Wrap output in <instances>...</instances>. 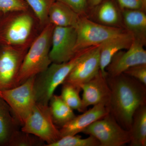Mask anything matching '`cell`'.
<instances>
[{"label": "cell", "instance_id": "12", "mask_svg": "<svg viewBox=\"0 0 146 146\" xmlns=\"http://www.w3.org/2000/svg\"><path fill=\"white\" fill-rule=\"evenodd\" d=\"M144 46L133 39L132 44L127 50L120 51L112 58L106 69L107 75H119L132 66L146 64V51Z\"/></svg>", "mask_w": 146, "mask_h": 146}, {"label": "cell", "instance_id": "3", "mask_svg": "<svg viewBox=\"0 0 146 146\" xmlns=\"http://www.w3.org/2000/svg\"><path fill=\"white\" fill-rule=\"evenodd\" d=\"M54 26L49 23L42 29L30 46L22 62L16 86L46 70L52 63L49 53Z\"/></svg>", "mask_w": 146, "mask_h": 146}, {"label": "cell", "instance_id": "13", "mask_svg": "<svg viewBox=\"0 0 146 146\" xmlns=\"http://www.w3.org/2000/svg\"><path fill=\"white\" fill-rule=\"evenodd\" d=\"M83 91L82 104L85 109L90 106L103 104L107 107L110 97V90L106 76L100 71L96 76L80 86Z\"/></svg>", "mask_w": 146, "mask_h": 146}, {"label": "cell", "instance_id": "7", "mask_svg": "<svg viewBox=\"0 0 146 146\" xmlns=\"http://www.w3.org/2000/svg\"><path fill=\"white\" fill-rule=\"evenodd\" d=\"M35 77H31L11 89L0 91V96L9 106L22 126L36 103L34 87Z\"/></svg>", "mask_w": 146, "mask_h": 146}, {"label": "cell", "instance_id": "8", "mask_svg": "<svg viewBox=\"0 0 146 146\" xmlns=\"http://www.w3.org/2000/svg\"><path fill=\"white\" fill-rule=\"evenodd\" d=\"M82 132L96 138L100 146H122L130 142L129 131L123 128L110 113L91 124Z\"/></svg>", "mask_w": 146, "mask_h": 146}, {"label": "cell", "instance_id": "21", "mask_svg": "<svg viewBox=\"0 0 146 146\" xmlns=\"http://www.w3.org/2000/svg\"><path fill=\"white\" fill-rule=\"evenodd\" d=\"M48 106L53 120L57 127L61 128L76 116L73 110L65 103L60 96L54 94Z\"/></svg>", "mask_w": 146, "mask_h": 146}, {"label": "cell", "instance_id": "14", "mask_svg": "<svg viewBox=\"0 0 146 146\" xmlns=\"http://www.w3.org/2000/svg\"><path fill=\"white\" fill-rule=\"evenodd\" d=\"M109 113L108 108L105 105L100 104L94 106L93 108L86 110L81 115L76 116L60 128L59 130L61 137L73 136L82 132L91 124Z\"/></svg>", "mask_w": 146, "mask_h": 146}, {"label": "cell", "instance_id": "29", "mask_svg": "<svg viewBox=\"0 0 146 146\" xmlns=\"http://www.w3.org/2000/svg\"><path fill=\"white\" fill-rule=\"evenodd\" d=\"M121 10L124 9H141L146 11L142 0H115Z\"/></svg>", "mask_w": 146, "mask_h": 146}, {"label": "cell", "instance_id": "32", "mask_svg": "<svg viewBox=\"0 0 146 146\" xmlns=\"http://www.w3.org/2000/svg\"><path fill=\"white\" fill-rule=\"evenodd\" d=\"M2 13H1V12H0V17H1V15H2Z\"/></svg>", "mask_w": 146, "mask_h": 146}, {"label": "cell", "instance_id": "23", "mask_svg": "<svg viewBox=\"0 0 146 146\" xmlns=\"http://www.w3.org/2000/svg\"><path fill=\"white\" fill-rule=\"evenodd\" d=\"M33 11L41 28L49 23L48 13L54 0H24Z\"/></svg>", "mask_w": 146, "mask_h": 146}, {"label": "cell", "instance_id": "17", "mask_svg": "<svg viewBox=\"0 0 146 146\" xmlns=\"http://www.w3.org/2000/svg\"><path fill=\"white\" fill-rule=\"evenodd\" d=\"M89 11L94 13L97 23L108 26L123 28L121 11L115 0H103Z\"/></svg>", "mask_w": 146, "mask_h": 146}, {"label": "cell", "instance_id": "1", "mask_svg": "<svg viewBox=\"0 0 146 146\" xmlns=\"http://www.w3.org/2000/svg\"><path fill=\"white\" fill-rule=\"evenodd\" d=\"M110 90L107 107L121 126L129 131L135 111L146 104V86L125 74L106 76Z\"/></svg>", "mask_w": 146, "mask_h": 146}, {"label": "cell", "instance_id": "24", "mask_svg": "<svg viewBox=\"0 0 146 146\" xmlns=\"http://www.w3.org/2000/svg\"><path fill=\"white\" fill-rule=\"evenodd\" d=\"M44 143L36 136L18 129L12 133L7 145L11 146H42L44 145Z\"/></svg>", "mask_w": 146, "mask_h": 146}, {"label": "cell", "instance_id": "25", "mask_svg": "<svg viewBox=\"0 0 146 146\" xmlns=\"http://www.w3.org/2000/svg\"><path fill=\"white\" fill-rule=\"evenodd\" d=\"M49 146H100L98 140L94 136L89 135L86 138L76 135L63 136Z\"/></svg>", "mask_w": 146, "mask_h": 146}, {"label": "cell", "instance_id": "2", "mask_svg": "<svg viewBox=\"0 0 146 146\" xmlns=\"http://www.w3.org/2000/svg\"><path fill=\"white\" fill-rule=\"evenodd\" d=\"M30 11L9 12L1 16V46L28 50L38 35L37 26H40L36 17Z\"/></svg>", "mask_w": 146, "mask_h": 146}, {"label": "cell", "instance_id": "15", "mask_svg": "<svg viewBox=\"0 0 146 146\" xmlns=\"http://www.w3.org/2000/svg\"><path fill=\"white\" fill-rule=\"evenodd\" d=\"M133 41V35L127 31L109 38L100 44V69L103 75L107 76L106 69L113 56L118 52L128 49Z\"/></svg>", "mask_w": 146, "mask_h": 146}, {"label": "cell", "instance_id": "27", "mask_svg": "<svg viewBox=\"0 0 146 146\" xmlns=\"http://www.w3.org/2000/svg\"><path fill=\"white\" fill-rule=\"evenodd\" d=\"M68 6L80 16H87L89 12L87 0H54Z\"/></svg>", "mask_w": 146, "mask_h": 146}, {"label": "cell", "instance_id": "6", "mask_svg": "<svg viewBox=\"0 0 146 146\" xmlns=\"http://www.w3.org/2000/svg\"><path fill=\"white\" fill-rule=\"evenodd\" d=\"M21 130L36 136L49 146L62 138L53 120L48 105L36 103Z\"/></svg>", "mask_w": 146, "mask_h": 146}, {"label": "cell", "instance_id": "22", "mask_svg": "<svg viewBox=\"0 0 146 146\" xmlns=\"http://www.w3.org/2000/svg\"><path fill=\"white\" fill-rule=\"evenodd\" d=\"M60 97L68 106L73 110L83 112L86 110L84 107L82 98L80 96L81 88L70 84H62Z\"/></svg>", "mask_w": 146, "mask_h": 146}, {"label": "cell", "instance_id": "26", "mask_svg": "<svg viewBox=\"0 0 146 146\" xmlns=\"http://www.w3.org/2000/svg\"><path fill=\"white\" fill-rule=\"evenodd\" d=\"M29 9V7L24 0H0V12L2 14Z\"/></svg>", "mask_w": 146, "mask_h": 146}, {"label": "cell", "instance_id": "31", "mask_svg": "<svg viewBox=\"0 0 146 146\" xmlns=\"http://www.w3.org/2000/svg\"><path fill=\"white\" fill-rule=\"evenodd\" d=\"M144 6L146 8V0H142Z\"/></svg>", "mask_w": 146, "mask_h": 146}, {"label": "cell", "instance_id": "11", "mask_svg": "<svg viewBox=\"0 0 146 146\" xmlns=\"http://www.w3.org/2000/svg\"><path fill=\"white\" fill-rule=\"evenodd\" d=\"M27 50L10 46L0 49V91L16 87L18 73Z\"/></svg>", "mask_w": 146, "mask_h": 146}, {"label": "cell", "instance_id": "20", "mask_svg": "<svg viewBox=\"0 0 146 146\" xmlns=\"http://www.w3.org/2000/svg\"><path fill=\"white\" fill-rule=\"evenodd\" d=\"M129 131L130 146H146V104L135 111Z\"/></svg>", "mask_w": 146, "mask_h": 146}, {"label": "cell", "instance_id": "19", "mask_svg": "<svg viewBox=\"0 0 146 146\" xmlns=\"http://www.w3.org/2000/svg\"><path fill=\"white\" fill-rule=\"evenodd\" d=\"M20 125L9 106L0 96V145H7Z\"/></svg>", "mask_w": 146, "mask_h": 146}, {"label": "cell", "instance_id": "4", "mask_svg": "<svg viewBox=\"0 0 146 146\" xmlns=\"http://www.w3.org/2000/svg\"><path fill=\"white\" fill-rule=\"evenodd\" d=\"M85 50L68 62L51 63L46 70L36 76L34 87L36 103L48 105L55 90L63 84Z\"/></svg>", "mask_w": 146, "mask_h": 146}, {"label": "cell", "instance_id": "28", "mask_svg": "<svg viewBox=\"0 0 146 146\" xmlns=\"http://www.w3.org/2000/svg\"><path fill=\"white\" fill-rule=\"evenodd\" d=\"M123 74L137 80L146 86V64L132 66L125 71Z\"/></svg>", "mask_w": 146, "mask_h": 146}, {"label": "cell", "instance_id": "5", "mask_svg": "<svg viewBox=\"0 0 146 146\" xmlns=\"http://www.w3.org/2000/svg\"><path fill=\"white\" fill-rule=\"evenodd\" d=\"M76 54L82 50L100 44L111 37L127 31L122 27L108 26L99 23L86 16H80L76 27Z\"/></svg>", "mask_w": 146, "mask_h": 146}, {"label": "cell", "instance_id": "30", "mask_svg": "<svg viewBox=\"0 0 146 146\" xmlns=\"http://www.w3.org/2000/svg\"><path fill=\"white\" fill-rule=\"evenodd\" d=\"M103 0H87L89 11L96 7Z\"/></svg>", "mask_w": 146, "mask_h": 146}, {"label": "cell", "instance_id": "18", "mask_svg": "<svg viewBox=\"0 0 146 146\" xmlns=\"http://www.w3.org/2000/svg\"><path fill=\"white\" fill-rule=\"evenodd\" d=\"M80 16L68 6L56 1L51 6L48 13L49 23L55 27L75 28Z\"/></svg>", "mask_w": 146, "mask_h": 146}, {"label": "cell", "instance_id": "9", "mask_svg": "<svg viewBox=\"0 0 146 146\" xmlns=\"http://www.w3.org/2000/svg\"><path fill=\"white\" fill-rule=\"evenodd\" d=\"M100 71L99 44L85 50L63 83L80 87L82 84L96 76Z\"/></svg>", "mask_w": 146, "mask_h": 146}, {"label": "cell", "instance_id": "16", "mask_svg": "<svg viewBox=\"0 0 146 146\" xmlns=\"http://www.w3.org/2000/svg\"><path fill=\"white\" fill-rule=\"evenodd\" d=\"M121 11L123 27L132 35L134 40L145 46L146 11L141 9Z\"/></svg>", "mask_w": 146, "mask_h": 146}, {"label": "cell", "instance_id": "10", "mask_svg": "<svg viewBox=\"0 0 146 146\" xmlns=\"http://www.w3.org/2000/svg\"><path fill=\"white\" fill-rule=\"evenodd\" d=\"M76 41L75 28L54 26L49 53L52 63H65L74 57L77 54L75 52Z\"/></svg>", "mask_w": 146, "mask_h": 146}]
</instances>
